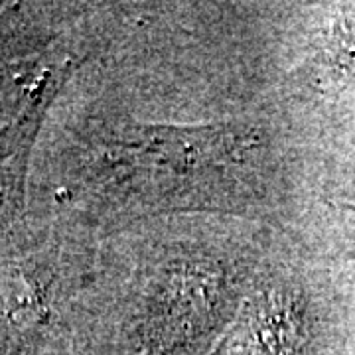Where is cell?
Instances as JSON below:
<instances>
[{"instance_id": "1", "label": "cell", "mask_w": 355, "mask_h": 355, "mask_svg": "<svg viewBox=\"0 0 355 355\" xmlns=\"http://www.w3.org/2000/svg\"><path fill=\"white\" fill-rule=\"evenodd\" d=\"M324 51L334 64L355 60V6L336 10L324 32Z\"/></svg>"}]
</instances>
